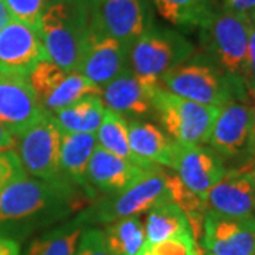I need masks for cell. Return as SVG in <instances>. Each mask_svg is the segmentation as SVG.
<instances>
[{
	"instance_id": "obj_7",
	"label": "cell",
	"mask_w": 255,
	"mask_h": 255,
	"mask_svg": "<svg viewBox=\"0 0 255 255\" xmlns=\"http://www.w3.org/2000/svg\"><path fill=\"white\" fill-rule=\"evenodd\" d=\"M63 132L53 114L47 112L18 136V157L27 173L40 180L64 179L60 169V146Z\"/></svg>"
},
{
	"instance_id": "obj_16",
	"label": "cell",
	"mask_w": 255,
	"mask_h": 255,
	"mask_svg": "<svg viewBox=\"0 0 255 255\" xmlns=\"http://www.w3.org/2000/svg\"><path fill=\"white\" fill-rule=\"evenodd\" d=\"M209 211L227 217H255V183L250 164L227 170L206 197Z\"/></svg>"
},
{
	"instance_id": "obj_8",
	"label": "cell",
	"mask_w": 255,
	"mask_h": 255,
	"mask_svg": "<svg viewBox=\"0 0 255 255\" xmlns=\"http://www.w3.org/2000/svg\"><path fill=\"white\" fill-rule=\"evenodd\" d=\"M207 143L224 159H250L254 155L255 114L248 101H233L220 108Z\"/></svg>"
},
{
	"instance_id": "obj_35",
	"label": "cell",
	"mask_w": 255,
	"mask_h": 255,
	"mask_svg": "<svg viewBox=\"0 0 255 255\" xmlns=\"http://www.w3.org/2000/svg\"><path fill=\"white\" fill-rule=\"evenodd\" d=\"M0 255H21L17 241L0 236Z\"/></svg>"
},
{
	"instance_id": "obj_42",
	"label": "cell",
	"mask_w": 255,
	"mask_h": 255,
	"mask_svg": "<svg viewBox=\"0 0 255 255\" xmlns=\"http://www.w3.org/2000/svg\"><path fill=\"white\" fill-rule=\"evenodd\" d=\"M197 255H209V254H207V253H204V251L201 250L200 247H199V253H197Z\"/></svg>"
},
{
	"instance_id": "obj_15",
	"label": "cell",
	"mask_w": 255,
	"mask_h": 255,
	"mask_svg": "<svg viewBox=\"0 0 255 255\" xmlns=\"http://www.w3.org/2000/svg\"><path fill=\"white\" fill-rule=\"evenodd\" d=\"M46 114L28 78L0 73V124L10 135L17 139Z\"/></svg>"
},
{
	"instance_id": "obj_10",
	"label": "cell",
	"mask_w": 255,
	"mask_h": 255,
	"mask_svg": "<svg viewBox=\"0 0 255 255\" xmlns=\"http://www.w3.org/2000/svg\"><path fill=\"white\" fill-rule=\"evenodd\" d=\"M164 201H170L166 172L157 166L130 187L101 201L88 219L110 224L117 220L139 216Z\"/></svg>"
},
{
	"instance_id": "obj_3",
	"label": "cell",
	"mask_w": 255,
	"mask_h": 255,
	"mask_svg": "<svg viewBox=\"0 0 255 255\" xmlns=\"http://www.w3.org/2000/svg\"><path fill=\"white\" fill-rule=\"evenodd\" d=\"M251 20L230 11H213L200 26L206 57L223 73L243 78L247 64Z\"/></svg>"
},
{
	"instance_id": "obj_20",
	"label": "cell",
	"mask_w": 255,
	"mask_h": 255,
	"mask_svg": "<svg viewBox=\"0 0 255 255\" xmlns=\"http://www.w3.org/2000/svg\"><path fill=\"white\" fill-rule=\"evenodd\" d=\"M145 226L146 244H157L167 240H179L197 246L189 221L183 211L172 201H164L147 211Z\"/></svg>"
},
{
	"instance_id": "obj_29",
	"label": "cell",
	"mask_w": 255,
	"mask_h": 255,
	"mask_svg": "<svg viewBox=\"0 0 255 255\" xmlns=\"http://www.w3.org/2000/svg\"><path fill=\"white\" fill-rule=\"evenodd\" d=\"M14 20L38 30L40 20L51 0H4Z\"/></svg>"
},
{
	"instance_id": "obj_30",
	"label": "cell",
	"mask_w": 255,
	"mask_h": 255,
	"mask_svg": "<svg viewBox=\"0 0 255 255\" xmlns=\"http://www.w3.org/2000/svg\"><path fill=\"white\" fill-rule=\"evenodd\" d=\"M74 255H112L100 228L84 230L80 236Z\"/></svg>"
},
{
	"instance_id": "obj_33",
	"label": "cell",
	"mask_w": 255,
	"mask_h": 255,
	"mask_svg": "<svg viewBox=\"0 0 255 255\" xmlns=\"http://www.w3.org/2000/svg\"><path fill=\"white\" fill-rule=\"evenodd\" d=\"M221 10L250 18L255 11V0H221Z\"/></svg>"
},
{
	"instance_id": "obj_19",
	"label": "cell",
	"mask_w": 255,
	"mask_h": 255,
	"mask_svg": "<svg viewBox=\"0 0 255 255\" xmlns=\"http://www.w3.org/2000/svg\"><path fill=\"white\" fill-rule=\"evenodd\" d=\"M156 167H140L97 145L87 169V182L110 194H115L139 182Z\"/></svg>"
},
{
	"instance_id": "obj_23",
	"label": "cell",
	"mask_w": 255,
	"mask_h": 255,
	"mask_svg": "<svg viewBox=\"0 0 255 255\" xmlns=\"http://www.w3.org/2000/svg\"><path fill=\"white\" fill-rule=\"evenodd\" d=\"M98 145L95 133H63L60 146V169L70 180L85 184L87 169Z\"/></svg>"
},
{
	"instance_id": "obj_9",
	"label": "cell",
	"mask_w": 255,
	"mask_h": 255,
	"mask_svg": "<svg viewBox=\"0 0 255 255\" xmlns=\"http://www.w3.org/2000/svg\"><path fill=\"white\" fill-rule=\"evenodd\" d=\"M41 107L54 114L87 95H101L102 88L80 73H70L50 60L40 61L28 75Z\"/></svg>"
},
{
	"instance_id": "obj_6",
	"label": "cell",
	"mask_w": 255,
	"mask_h": 255,
	"mask_svg": "<svg viewBox=\"0 0 255 255\" xmlns=\"http://www.w3.org/2000/svg\"><path fill=\"white\" fill-rule=\"evenodd\" d=\"M152 24L147 0H90V28L95 34L130 47Z\"/></svg>"
},
{
	"instance_id": "obj_38",
	"label": "cell",
	"mask_w": 255,
	"mask_h": 255,
	"mask_svg": "<svg viewBox=\"0 0 255 255\" xmlns=\"http://www.w3.org/2000/svg\"><path fill=\"white\" fill-rule=\"evenodd\" d=\"M246 84V91L247 95H248V98L251 101H248L250 102V105L253 107V110H254L255 114V81H248L244 82Z\"/></svg>"
},
{
	"instance_id": "obj_24",
	"label": "cell",
	"mask_w": 255,
	"mask_h": 255,
	"mask_svg": "<svg viewBox=\"0 0 255 255\" xmlns=\"http://www.w3.org/2000/svg\"><path fill=\"white\" fill-rule=\"evenodd\" d=\"M97 140L101 147L108 150L114 155L119 156L130 163L137 164L145 169H152L155 166H147L140 162L129 146V132H128V122L121 114L107 108L100 128L97 130Z\"/></svg>"
},
{
	"instance_id": "obj_39",
	"label": "cell",
	"mask_w": 255,
	"mask_h": 255,
	"mask_svg": "<svg viewBox=\"0 0 255 255\" xmlns=\"http://www.w3.org/2000/svg\"><path fill=\"white\" fill-rule=\"evenodd\" d=\"M250 169H251V174H253V179H254V183H255V159L250 163Z\"/></svg>"
},
{
	"instance_id": "obj_14",
	"label": "cell",
	"mask_w": 255,
	"mask_h": 255,
	"mask_svg": "<svg viewBox=\"0 0 255 255\" xmlns=\"http://www.w3.org/2000/svg\"><path fill=\"white\" fill-rule=\"evenodd\" d=\"M177 177L193 193L206 200L211 187L221 180L227 169L211 147L203 145H186L173 140L172 166Z\"/></svg>"
},
{
	"instance_id": "obj_12",
	"label": "cell",
	"mask_w": 255,
	"mask_h": 255,
	"mask_svg": "<svg viewBox=\"0 0 255 255\" xmlns=\"http://www.w3.org/2000/svg\"><path fill=\"white\" fill-rule=\"evenodd\" d=\"M199 241L209 255H255V217H227L207 210Z\"/></svg>"
},
{
	"instance_id": "obj_1",
	"label": "cell",
	"mask_w": 255,
	"mask_h": 255,
	"mask_svg": "<svg viewBox=\"0 0 255 255\" xmlns=\"http://www.w3.org/2000/svg\"><path fill=\"white\" fill-rule=\"evenodd\" d=\"M38 31L48 60L73 73L91 33L90 1L51 0L41 16Z\"/></svg>"
},
{
	"instance_id": "obj_26",
	"label": "cell",
	"mask_w": 255,
	"mask_h": 255,
	"mask_svg": "<svg viewBox=\"0 0 255 255\" xmlns=\"http://www.w3.org/2000/svg\"><path fill=\"white\" fill-rule=\"evenodd\" d=\"M157 13L177 27H200L214 11L211 0H152Z\"/></svg>"
},
{
	"instance_id": "obj_17",
	"label": "cell",
	"mask_w": 255,
	"mask_h": 255,
	"mask_svg": "<svg viewBox=\"0 0 255 255\" xmlns=\"http://www.w3.org/2000/svg\"><path fill=\"white\" fill-rule=\"evenodd\" d=\"M129 68V47L115 38L90 33L87 46L75 73L104 87Z\"/></svg>"
},
{
	"instance_id": "obj_21",
	"label": "cell",
	"mask_w": 255,
	"mask_h": 255,
	"mask_svg": "<svg viewBox=\"0 0 255 255\" xmlns=\"http://www.w3.org/2000/svg\"><path fill=\"white\" fill-rule=\"evenodd\" d=\"M129 146L133 155L147 166H166L170 169L173 157V139L149 122L132 121L128 125Z\"/></svg>"
},
{
	"instance_id": "obj_5",
	"label": "cell",
	"mask_w": 255,
	"mask_h": 255,
	"mask_svg": "<svg viewBox=\"0 0 255 255\" xmlns=\"http://www.w3.org/2000/svg\"><path fill=\"white\" fill-rule=\"evenodd\" d=\"M153 111L173 140L204 145L209 142L220 107L189 101L160 88L153 98Z\"/></svg>"
},
{
	"instance_id": "obj_40",
	"label": "cell",
	"mask_w": 255,
	"mask_h": 255,
	"mask_svg": "<svg viewBox=\"0 0 255 255\" xmlns=\"http://www.w3.org/2000/svg\"><path fill=\"white\" fill-rule=\"evenodd\" d=\"M137 255H150V254H149V251L146 250V247L143 246V248L140 250V253H139V254H137Z\"/></svg>"
},
{
	"instance_id": "obj_13",
	"label": "cell",
	"mask_w": 255,
	"mask_h": 255,
	"mask_svg": "<svg viewBox=\"0 0 255 255\" xmlns=\"http://www.w3.org/2000/svg\"><path fill=\"white\" fill-rule=\"evenodd\" d=\"M44 60L48 55L37 28L13 18L0 30V73L28 78Z\"/></svg>"
},
{
	"instance_id": "obj_36",
	"label": "cell",
	"mask_w": 255,
	"mask_h": 255,
	"mask_svg": "<svg viewBox=\"0 0 255 255\" xmlns=\"http://www.w3.org/2000/svg\"><path fill=\"white\" fill-rule=\"evenodd\" d=\"M16 146V137L0 124V150H9Z\"/></svg>"
},
{
	"instance_id": "obj_34",
	"label": "cell",
	"mask_w": 255,
	"mask_h": 255,
	"mask_svg": "<svg viewBox=\"0 0 255 255\" xmlns=\"http://www.w3.org/2000/svg\"><path fill=\"white\" fill-rule=\"evenodd\" d=\"M244 82L255 81V26H253L251 34H250V41H248V53H247V64L244 75H243Z\"/></svg>"
},
{
	"instance_id": "obj_32",
	"label": "cell",
	"mask_w": 255,
	"mask_h": 255,
	"mask_svg": "<svg viewBox=\"0 0 255 255\" xmlns=\"http://www.w3.org/2000/svg\"><path fill=\"white\" fill-rule=\"evenodd\" d=\"M146 250L150 255H197L199 247L187 244L179 240H167L157 244H146Z\"/></svg>"
},
{
	"instance_id": "obj_43",
	"label": "cell",
	"mask_w": 255,
	"mask_h": 255,
	"mask_svg": "<svg viewBox=\"0 0 255 255\" xmlns=\"http://www.w3.org/2000/svg\"><path fill=\"white\" fill-rule=\"evenodd\" d=\"M85 1H90V0H85Z\"/></svg>"
},
{
	"instance_id": "obj_4",
	"label": "cell",
	"mask_w": 255,
	"mask_h": 255,
	"mask_svg": "<svg viewBox=\"0 0 255 255\" xmlns=\"http://www.w3.org/2000/svg\"><path fill=\"white\" fill-rule=\"evenodd\" d=\"M193 54L194 46L182 33L152 24L129 47V68L140 77L160 81Z\"/></svg>"
},
{
	"instance_id": "obj_27",
	"label": "cell",
	"mask_w": 255,
	"mask_h": 255,
	"mask_svg": "<svg viewBox=\"0 0 255 255\" xmlns=\"http://www.w3.org/2000/svg\"><path fill=\"white\" fill-rule=\"evenodd\" d=\"M166 183H167L169 199L182 210L183 214L186 216L191 233H193V237L199 244L203 220L207 211L206 200L201 199L199 194L193 193L190 189H187L182 180L177 177V174H170L166 172Z\"/></svg>"
},
{
	"instance_id": "obj_28",
	"label": "cell",
	"mask_w": 255,
	"mask_h": 255,
	"mask_svg": "<svg viewBox=\"0 0 255 255\" xmlns=\"http://www.w3.org/2000/svg\"><path fill=\"white\" fill-rule=\"evenodd\" d=\"M82 231L80 220L50 230L30 244L27 255H74Z\"/></svg>"
},
{
	"instance_id": "obj_41",
	"label": "cell",
	"mask_w": 255,
	"mask_h": 255,
	"mask_svg": "<svg viewBox=\"0 0 255 255\" xmlns=\"http://www.w3.org/2000/svg\"><path fill=\"white\" fill-rule=\"evenodd\" d=\"M250 20H251V23H253V26H255V11L251 14V17H250Z\"/></svg>"
},
{
	"instance_id": "obj_31",
	"label": "cell",
	"mask_w": 255,
	"mask_h": 255,
	"mask_svg": "<svg viewBox=\"0 0 255 255\" xmlns=\"http://www.w3.org/2000/svg\"><path fill=\"white\" fill-rule=\"evenodd\" d=\"M27 176L18 155L13 150H0V191L18 177Z\"/></svg>"
},
{
	"instance_id": "obj_22",
	"label": "cell",
	"mask_w": 255,
	"mask_h": 255,
	"mask_svg": "<svg viewBox=\"0 0 255 255\" xmlns=\"http://www.w3.org/2000/svg\"><path fill=\"white\" fill-rule=\"evenodd\" d=\"M105 110L101 95H87L54 112L53 117L63 133H97Z\"/></svg>"
},
{
	"instance_id": "obj_2",
	"label": "cell",
	"mask_w": 255,
	"mask_h": 255,
	"mask_svg": "<svg viewBox=\"0 0 255 255\" xmlns=\"http://www.w3.org/2000/svg\"><path fill=\"white\" fill-rule=\"evenodd\" d=\"M160 80L167 91L204 105L221 108L233 101L247 100L244 80L223 73L207 57L187 60Z\"/></svg>"
},
{
	"instance_id": "obj_37",
	"label": "cell",
	"mask_w": 255,
	"mask_h": 255,
	"mask_svg": "<svg viewBox=\"0 0 255 255\" xmlns=\"http://www.w3.org/2000/svg\"><path fill=\"white\" fill-rule=\"evenodd\" d=\"M11 20H13V16L10 13L6 1L4 0H0V30L3 27H6Z\"/></svg>"
},
{
	"instance_id": "obj_11",
	"label": "cell",
	"mask_w": 255,
	"mask_h": 255,
	"mask_svg": "<svg viewBox=\"0 0 255 255\" xmlns=\"http://www.w3.org/2000/svg\"><path fill=\"white\" fill-rule=\"evenodd\" d=\"M70 187L64 179L55 182L18 177L0 191V224L26 220L61 203Z\"/></svg>"
},
{
	"instance_id": "obj_25",
	"label": "cell",
	"mask_w": 255,
	"mask_h": 255,
	"mask_svg": "<svg viewBox=\"0 0 255 255\" xmlns=\"http://www.w3.org/2000/svg\"><path fill=\"white\" fill-rule=\"evenodd\" d=\"M102 231L112 255H137L146 243L145 226L137 216L110 223Z\"/></svg>"
},
{
	"instance_id": "obj_18",
	"label": "cell",
	"mask_w": 255,
	"mask_h": 255,
	"mask_svg": "<svg viewBox=\"0 0 255 255\" xmlns=\"http://www.w3.org/2000/svg\"><path fill=\"white\" fill-rule=\"evenodd\" d=\"M160 88L159 81L128 70L102 87L101 98L107 108L118 114L142 117L153 111V98Z\"/></svg>"
}]
</instances>
